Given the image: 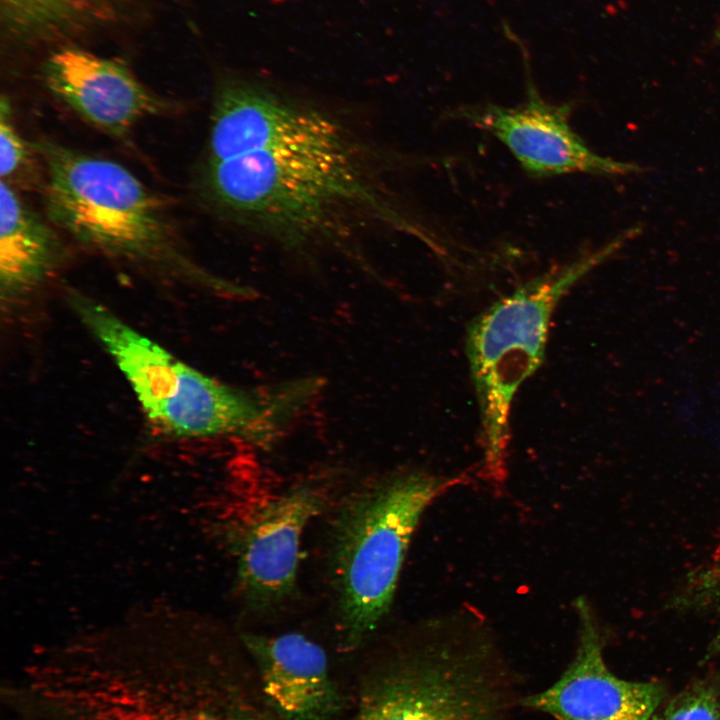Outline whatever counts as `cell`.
Returning a JSON list of instances; mask_svg holds the SVG:
<instances>
[{"instance_id": "ba28073f", "label": "cell", "mask_w": 720, "mask_h": 720, "mask_svg": "<svg viewBox=\"0 0 720 720\" xmlns=\"http://www.w3.org/2000/svg\"><path fill=\"white\" fill-rule=\"evenodd\" d=\"M579 629L574 655L546 688L524 694L520 708L554 720H650L664 688L615 675L605 662L603 642L592 610L578 599Z\"/></svg>"}, {"instance_id": "8992f818", "label": "cell", "mask_w": 720, "mask_h": 720, "mask_svg": "<svg viewBox=\"0 0 720 720\" xmlns=\"http://www.w3.org/2000/svg\"><path fill=\"white\" fill-rule=\"evenodd\" d=\"M349 146L345 130L329 116L261 83L233 77L216 90L204 160Z\"/></svg>"}, {"instance_id": "3957f363", "label": "cell", "mask_w": 720, "mask_h": 720, "mask_svg": "<svg viewBox=\"0 0 720 720\" xmlns=\"http://www.w3.org/2000/svg\"><path fill=\"white\" fill-rule=\"evenodd\" d=\"M523 695L487 629L443 621L397 655L355 720H512Z\"/></svg>"}, {"instance_id": "7c38bea8", "label": "cell", "mask_w": 720, "mask_h": 720, "mask_svg": "<svg viewBox=\"0 0 720 720\" xmlns=\"http://www.w3.org/2000/svg\"><path fill=\"white\" fill-rule=\"evenodd\" d=\"M69 302L111 355L152 420L174 395L182 361L96 301L71 293Z\"/></svg>"}, {"instance_id": "4fadbf2b", "label": "cell", "mask_w": 720, "mask_h": 720, "mask_svg": "<svg viewBox=\"0 0 720 720\" xmlns=\"http://www.w3.org/2000/svg\"><path fill=\"white\" fill-rule=\"evenodd\" d=\"M55 231L16 193L0 182V288L12 299L40 285L60 255Z\"/></svg>"}, {"instance_id": "2e32d148", "label": "cell", "mask_w": 720, "mask_h": 720, "mask_svg": "<svg viewBox=\"0 0 720 720\" xmlns=\"http://www.w3.org/2000/svg\"><path fill=\"white\" fill-rule=\"evenodd\" d=\"M83 0H1L10 21L19 27H40L72 14Z\"/></svg>"}, {"instance_id": "277c9868", "label": "cell", "mask_w": 720, "mask_h": 720, "mask_svg": "<svg viewBox=\"0 0 720 720\" xmlns=\"http://www.w3.org/2000/svg\"><path fill=\"white\" fill-rule=\"evenodd\" d=\"M455 482L423 471L396 472L344 501L332 531L330 566L347 646L360 644L381 623L420 518Z\"/></svg>"}, {"instance_id": "30bf717a", "label": "cell", "mask_w": 720, "mask_h": 720, "mask_svg": "<svg viewBox=\"0 0 720 720\" xmlns=\"http://www.w3.org/2000/svg\"><path fill=\"white\" fill-rule=\"evenodd\" d=\"M45 74L49 90L58 99L115 137H125L140 120L173 108L120 62L78 48L56 51Z\"/></svg>"}, {"instance_id": "9c48e42d", "label": "cell", "mask_w": 720, "mask_h": 720, "mask_svg": "<svg viewBox=\"0 0 720 720\" xmlns=\"http://www.w3.org/2000/svg\"><path fill=\"white\" fill-rule=\"evenodd\" d=\"M525 100L507 107L487 103L464 107L460 118L487 131L511 152L530 176L612 173L622 166L596 155L570 125V103H550L527 81Z\"/></svg>"}, {"instance_id": "52a82bcc", "label": "cell", "mask_w": 720, "mask_h": 720, "mask_svg": "<svg viewBox=\"0 0 720 720\" xmlns=\"http://www.w3.org/2000/svg\"><path fill=\"white\" fill-rule=\"evenodd\" d=\"M328 498L325 486L306 481L272 497L249 517L236 544L238 585L249 608L272 611L293 596L302 533Z\"/></svg>"}, {"instance_id": "6da1fadb", "label": "cell", "mask_w": 720, "mask_h": 720, "mask_svg": "<svg viewBox=\"0 0 720 720\" xmlns=\"http://www.w3.org/2000/svg\"><path fill=\"white\" fill-rule=\"evenodd\" d=\"M198 186L216 211L287 242L329 235L352 209L396 218L353 146L204 160Z\"/></svg>"}, {"instance_id": "8fae6325", "label": "cell", "mask_w": 720, "mask_h": 720, "mask_svg": "<svg viewBox=\"0 0 720 720\" xmlns=\"http://www.w3.org/2000/svg\"><path fill=\"white\" fill-rule=\"evenodd\" d=\"M266 695L292 720H319L336 704L324 650L299 633L247 634Z\"/></svg>"}, {"instance_id": "5bb4252c", "label": "cell", "mask_w": 720, "mask_h": 720, "mask_svg": "<svg viewBox=\"0 0 720 720\" xmlns=\"http://www.w3.org/2000/svg\"><path fill=\"white\" fill-rule=\"evenodd\" d=\"M32 144H27L17 132L11 106L7 98L0 101V176L1 180L12 183L33 181Z\"/></svg>"}, {"instance_id": "5b68a950", "label": "cell", "mask_w": 720, "mask_h": 720, "mask_svg": "<svg viewBox=\"0 0 720 720\" xmlns=\"http://www.w3.org/2000/svg\"><path fill=\"white\" fill-rule=\"evenodd\" d=\"M614 249L608 246L520 285L471 322L466 354L480 409L483 467L490 480L505 478L512 402L543 361L559 301Z\"/></svg>"}, {"instance_id": "7a4b0ae2", "label": "cell", "mask_w": 720, "mask_h": 720, "mask_svg": "<svg viewBox=\"0 0 720 720\" xmlns=\"http://www.w3.org/2000/svg\"><path fill=\"white\" fill-rule=\"evenodd\" d=\"M32 146L46 168L45 210L59 229L104 254L235 290L188 259L164 200L126 167L50 140Z\"/></svg>"}, {"instance_id": "9a60e30c", "label": "cell", "mask_w": 720, "mask_h": 720, "mask_svg": "<svg viewBox=\"0 0 720 720\" xmlns=\"http://www.w3.org/2000/svg\"><path fill=\"white\" fill-rule=\"evenodd\" d=\"M650 720H720V696L710 684H696L676 696Z\"/></svg>"}]
</instances>
